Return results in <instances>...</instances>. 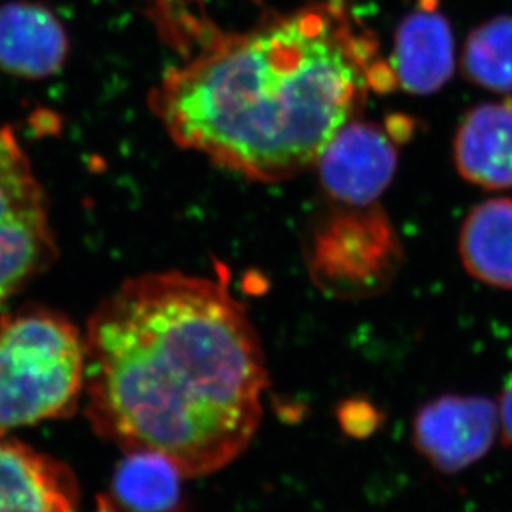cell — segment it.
Segmentation results:
<instances>
[{
    "instance_id": "1",
    "label": "cell",
    "mask_w": 512,
    "mask_h": 512,
    "mask_svg": "<svg viewBox=\"0 0 512 512\" xmlns=\"http://www.w3.org/2000/svg\"><path fill=\"white\" fill-rule=\"evenodd\" d=\"M84 340L85 413L100 438L160 454L185 479L227 468L252 444L265 355L247 311L217 281L135 276L100 303Z\"/></svg>"
},
{
    "instance_id": "2",
    "label": "cell",
    "mask_w": 512,
    "mask_h": 512,
    "mask_svg": "<svg viewBox=\"0 0 512 512\" xmlns=\"http://www.w3.org/2000/svg\"><path fill=\"white\" fill-rule=\"evenodd\" d=\"M370 32L336 5H311L228 35L177 69L150 107L182 148L256 182L315 167L368 94L396 89Z\"/></svg>"
},
{
    "instance_id": "3",
    "label": "cell",
    "mask_w": 512,
    "mask_h": 512,
    "mask_svg": "<svg viewBox=\"0 0 512 512\" xmlns=\"http://www.w3.org/2000/svg\"><path fill=\"white\" fill-rule=\"evenodd\" d=\"M85 386V340L57 311L0 321V433L72 416Z\"/></svg>"
},
{
    "instance_id": "4",
    "label": "cell",
    "mask_w": 512,
    "mask_h": 512,
    "mask_svg": "<svg viewBox=\"0 0 512 512\" xmlns=\"http://www.w3.org/2000/svg\"><path fill=\"white\" fill-rule=\"evenodd\" d=\"M55 255L44 188L10 128H0V303Z\"/></svg>"
},
{
    "instance_id": "5",
    "label": "cell",
    "mask_w": 512,
    "mask_h": 512,
    "mask_svg": "<svg viewBox=\"0 0 512 512\" xmlns=\"http://www.w3.org/2000/svg\"><path fill=\"white\" fill-rule=\"evenodd\" d=\"M315 167L331 202L341 208H370L393 180L398 150L389 132L355 119L336 133Z\"/></svg>"
},
{
    "instance_id": "6",
    "label": "cell",
    "mask_w": 512,
    "mask_h": 512,
    "mask_svg": "<svg viewBox=\"0 0 512 512\" xmlns=\"http://www.w3.org/2000/svg\"><path fill=\"white\" fill-rule=\"evenodd\" d=\"M498 429V406L491 399L449 394L419 409L413 441L433 468L453 474L478 463L493 446Z\"/></svg>"
},
{
    "instance_id": "7",
    "label": "cell",
    "mask_w": 512,
    "mask_h": 512,
    "mask_svg": "<svg viewBox=\"0 0 512 512\" xmlns=\"http://www.w3.org/2000/svg\"><path fill=\"white\" fill-rule=\"evenodd\" d=\"M396 85L413 95L443 89L453 77L454 37L439 0H418L399 24L389 60Z\"/></svg>"
},
{
    "instance_id": "8",
    "label": "cell",
    "mask_w": 512,
    "mask_h": 512,
    "mask_svg": "<svg viewBox=\"0 0 512 512\" xmlns=\"http://www.w3.org/2000/svg\"><path fill=\"white\" fill-rule=\"evenodd\" d=\"M67 464L0 433V512H79Z\"/></svg>"
},
{
    "instance_id": "9",
    "label": "cell",
    "mask_w": 512,
    "mask_h": 512,
    "mask_svg": "<svg viewBox=\"0 0 512 512\" xmlns=\"http://www.w3.org/2000/svg\"><path fill=\"white\" fill-rule=\"evenodd\" d=\"M69 35L44 4L10 0L0 4V70L25 80L60 72L69 57Z\"/></svg>"
},
{
    "instance_id": "10",
    "label": "cell",
    "mask_w": 512,
    "mask_h": 512,
    "mask_svg": "<svg viewBox=\"0 0 512 512\" xmlns=\"http://www.w3.org/2000/svg\"><path fill=\"white\" fill-rule=\"evenodd\" d=\"M336 218L316 242V260L321 275L336 266L326 276L355 278L363 276L373 285L376 280H388L396 268L399 248L388 220L376 210L368 217Z\"/></svg>"
},
{
    "instance_id": "11",
    "label": "cell",
    "mask_w": 512,
    "mask_h": 512,
    "mask_svg": "<svg viewBox=\"0 0 512 512\" xmlns=\"http://www.w3.org/2000/svg\"><path fill=\"white\" fill-rule=\"evenodd\" d=\"M458 172L489 190L512 188V102L479 105L454 142Z\"/></svg>"
},
{
    "instance_id": "12",
    "label": "cell",
    "mask_w": 512,
    "mask_h": 512,
    "mask_svg": "<svg viewBox=\"0 0 512 512\" xmlns=\"http://www.w3.org/2000/svg\"><path fill=\"white\" fill-rule=\"evenodd\" d=\"M459 253L473 278L512 290V200H489L474 208L461 228Z\"/></svg>"
},
{
    "instance_id": "13",
    "label": "cell",
    "mask_w": 512,
    "mask_h": 512,
    "mask_svg": "<svg viewBox=\"0 0 512 512\" xmlns=\"http://www.w3.org/2000/svg\"><path fill=\"white\" fill-rule=\"evenodd\" d=\"M183 474L160 454L130 451L112 479V496L124 512H173L182 498Z\"/></svg>"
},
{
    "instance_id": "14",
    "label": "cell",
    "mask_w": 512,
    "mask_h": 512,
    "mask_svg": "<svg viewBox=\"0 0 512 512\" xmlns=\"http://www.w3.org/2000/svg\"><path fill=\"white\" fill-rule=\"evenodd\" d=\"M463 74L469 82L512 92V15H498L478 25L464 44Z\"/></svg>"
},
{
    "instance_id": "15",
    "label": "cell",
    "mask_w": 512,
    "mask_h": 512,
    "mask_svg": "<svg viewBox=\"0 0 512 512\" xmlns=\"http://www.w3.org/2000/svg\"><path fill=\"white\" fill-rule=\"evenodd\" d=\"M499 428L503 431L506 441L512 446V386L506 389L498 406Z\"/></svg>"
},
{
    "instance_id": "16",
    "label": "cell",
    "mask_w": 512,
    "mask_h": 512,
    "mask_svg": "<svg viewBox=\"0 0 512 512\" xmlns=\"http://www.w3.org/2000/svg\"><path fill=\"white\" fill-rule=\"evenodd\" d=\"M95 512H124L122 509L117 508L115 506L114 501L109 498V496H99L97 498V508H95Z\"/></svg>"
}]
</instances>
